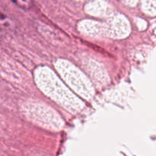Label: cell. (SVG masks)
<instances>
[{
    "label": "cell",
    "instance_id": "cell-1",
    "mask_svg": "<svg viewBox=\"0 0 156 156\" xmlns=\"http://www.w3.org/2000/svg\"><path fill=\"white\" fill-rule=\"evenodd\" d=\"M11 1L24 9H29L33 4L32 0H11Z\"/></svg>",
    "mask_w": 156,
    "mask_h": 156
}]
</instances>
